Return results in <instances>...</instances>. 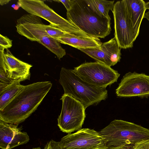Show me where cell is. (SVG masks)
<instances>
[{"label":"cell","mask_w":149,"mask_h":149,"mask_svg":"<svg viewBox=\"0 0 149 149\" xmlns=\"http://www.w3.org/2000/svg\"><path fill=\"white\" fill-rule=\"evenodd\" d=\"M52 85L49 81L38 82L24 86L16 97L0 111V120L19 124L37 109Z\"/></svg>","instance_id":"obj_1"},{"label":"cell","mask_w":149,"mask_h":149,"mask_svg":"<svg viewBox=\"0 0 149 149\" xmlns=\"http://www.w3.org/2000/svg\"><path fill=\"white\" fill-rule=\"evenodd\" d=\"M66 15L68 20L89 36L104 38L111 33V18L100 14L86 0H73Z\"/></svg>","instance_id":"obj_2"},{"label":"cell","mask_w":149,"mask_h":149,"mask_svg":"<svg viewBox=\"0 0 149 149\" xmlns=\"http://www.w3.org/2000/svg\"><path fill=\"white\" fill-rule=\"evenodd\" d=\"M58 81L63 88L64 94L78 100L86 108L107 97L106 87L96 86L84 81L74 73L73 70L62 67Z\"/></svg>","instance_id":"obj_3"},{"label":"cell","mask_w":149,"mask_h":149,"mask_svg":"<svg viewBox=\"0 0 149 149\" xmlns=\"http://www.w3.org/2000/svg\"><path fill=\"white\" fill-rule=\"evenodd\" d=\"M99 132L105 138L107 148L149 141L148 129L122 120H114Z\"/></svg>","instance_id":"obj_4"},{"label":"cell","mask_w":149,"mask_h":149,"mask_svg":"<svg viewBox=\"0 0 149 149\" xmlns=\"http://www.w3.org/2000/svg\"><path fill=\"white\" fill-rule=\"evenodd\" d=\"M45 25L40 17L29 14L18 19L15 26L19 34L31 41L40 43L60 59L65 55V51L60 43L48 34Z\"/></svg>","instance_id":"obj_5"},{"label":"cell","mask_w":149,"mask_h":149,"mask_svg":"<svg viewBox=\"0 0 149 149\" xmlns=\"http://www.w3.org/2000/svg\"><path fill=\"white\" fill-rule=\"evenodd\" d=\"M19 6L30 14L45 19L50 24L65 31L76 35L89 36L68 19L59 15L41 0H19Z\"/></svg>","instance_id":"obj_6"},{"label":"cell","mask_w":149,"mask_h":149,"mask_svg":"<svg viewBox=\"0 0 149 149\" xmlns=\"http://www.w3.org/2000/svg\"><path fill=\"white\" fill-rule=\"evenodd\" d=\"M61 112L57 119V125L63 132L70 133L81 129L85 117L84 105L72 96L63 94Z\"/></svg>","instance_id":"obj_7"},{"label":"cell","mask_w":149,"mask_h":149,"mask_svg":"<svg viewBox=\"0 0 149 149\" xmlns=\"http://www.w3.org/2000/svg\"><path fill=\"white\" fill-rule=\"evenodd\" d=\"M84 81L93 85L106 87L117 81L120 74L111 67L96 61L84 63L73 70Z\"/></svg>","instance_id":"obj_8"},{"label":"cell","mask_w":149,"mask_h":149,"mask_svg":"<svg viewBox=\"0 0 149 149\" xmlns=\"http://www.w3.org/2000/svg\"><path fill=\"white\" fill-rule=\"evenodd\" d=\"M61 149H106L105 138L93 129H81L68 133L59 142Z\"/></svg>","instance_id":"obj_9"},{"label":"cell","mask_w":149,"mask_h":149,"mask_svg":"<svg viewBox=\"0 0 149 149\" xmlns=\"http://www.w3.org/2000/svg\"><path fill=\"white\" fill-rule=\"evenodd\" d=\"M112 12L114 18V37L119 47L123 49L132 47L135 40L125 0L117 1L114 4Z\"/></svg>","instance_id":"obj_10"},{"label":"cell","mask_w":149,"mask_h":149,"mask_svg":"<svg viewBox=\"0 0 149 149\" xmlns=\"http://www.w3.org/2000/svg\"><path fill=\"white\" fill-rule=\"evenodd\" d=\"M116 93L122 97L149 96V75L135 72L127 73L121 79Z\"/></svg>","instance_id":"obj_11"},{"label":"cell","mask_w":149,"mask_h":149,"mask_svg":"<svg viewBox=\"0 0 149 149\" xmlns=\"http://www.w3.org/2000/svg\"><path fill=\"white\" fill-rule=\"evenodd\" d=\"M32 66L15 57L8 49H0V69L13 81L30 80Z\"/></svg>","instance_id":"obj_12"},{"label":"cell","mask_w":149,"mask_h":149,"mask_svg":"<svg viewBox=\"0 0 149 149\" xmlns=\"http://www.w3.org/2000/svg\"><path fill=\"white\" fill-rule=\"evenodd\" d=\"M120 48L115 37L102 43L101 48H79L78 49L96 61L111 67L120 62L121 58Z\"/></svg>","instance_id":"obj_13"},{"label":"cell","mask_w":149,"mask_h":149,"mask_svg":"<svg viewBox=\"0 0 149 149\" xmlns=\"http://www.w3.org/2000/svg\"><path fill=\"white\" fill-rule=\"evenodd\" d=\"M18 124L6 123L0 120V148L12 149L27 143L29 140L26 132H22Z\"/></svg>","instance_id":"obj_14"},{"label":"cell","mask_w":149,"mask_h":149,"mask_svg":"<svg viewBox=\"0 0 149 149\" xmlns=\"http://www.w3.org/2000/svg\"><path fill=\"white\" fill-rule=\"evenodd\" d=\"M129 18L132 22L135 40L139 33L141 24L144 18L146 3L143 0H125Z\"/></svg>","instance_id":"obj_15"},{"label":"cell","mask_w":149,"mask_h":149,"mask_svg":"<svg viewBox=\"0 0 149 149\" xmlns=\"http://www.w3.org/2000/svg\"><path fill=\"white\" fill-rule=\"evenodd\" d=\"M55 39L60 43L68 45L78 49L90 48L100 49L102 44L98 38L77 35L70 37L62 36Z\"/></svg>","instance_id":"obj_16"},{"label":"cell","mask_w":149,"mask_h":149,"mask_svg":"<svg viewBox=\"0 0 149 149\" xmlns=\"http://www.w3.org/2000/svg\"><path fill=\"white\" fill-rule=\"evenodd\" d=\"M20 82L16 81L0 92V111L8 104L24 87Z\"/></svg>","instance_id":"obj_17"},{"label":"cell","mask_w":149,"mask_h":149,"mask_svg":"<svg viewBox=\"0 0 149 149\" xmlns=\"http://www.w3.org/2000/svg\"><path fill=\"white\" fill-rule=\"evenodd\" d=\"M87 3L100 14L105 17L111 18L109 15L110 10L113 11L114 1L86 0Z\"/></svg>","instance_id":"obj_18"},{"label":"cell","mask_w":149,"mask_h":149,"mask_svg":"<svg viewBox=\"0 0 149 149\" xmlns=\"http://www.w3.org/2000/svg\"><path fill=\"white\" fill-rule=\"evenodd\" d=\"M45 27L48 34L55 39L61 37H70L75 35L63 31L50 24L48 25L45 24Z\"/></svg>","instance_id":"obj_19"},{"label":"cell","mask_w":149,"mask_h":149,"mask_svg":"<svg viewBox=\"0 0 149 149\" xmlns=\"http://www.w3.org/2000/svg\"><path fill=\"white\" fill-rule=\"evenodd\" d=\"M12 46V40L7 37L0 34V49H8Z\"/></svg>","instance_id":"obj_20"},{"label":"cell","mask_w":149,"mask_h":149,"mask_svg":"<svg viewBox=\"0 0 149 149\" xmlns=\"http://www.w3.org/2000/svg\"><path fill=\"white\" fill-rule=\"evenodd\" d=\"M0 82L8 85L11 84L15 81L8 77L4 72L1 69H0Z\"/></svg>","instance_id":"obj_21"},{"label":"cell","mask_w":149,"mask_h":149,"mask_svg":"<svg viewBox=\"0 0 149 149\" xmlns=\"http://www.w3.org/2000/svg\"><path fill=\"white\" fill-rule=\"evenodd\" d=\"M43 149H61L59 142L51 140L48 142L45 145Z\"/></svg>","instance_id":"obj_22"},{"label":"cell","mask_w":149,"mask_h":149,"mask_svg":"<svg viewBox=\"0 0 149 149\" xmlns=\"http://www.w3.org/2000/svg\"><path fill=\"white\" fill-rule=\"evenodd\" d=\"M134 149H149V141L137 143L134 145Z\"/></svg>","instance_id":"obj_23"},{"label":"cell","mask_w":149,"mask_h":149,"mask_svg":"<svg viewBox=\"0 0 149 149\" xmlns=\"http://www.w3.org/2000/svg\"><path fill=\"white\" fill-rule=\"evenodd\" d=\"M134 145H126L118 146H111L106 149H134Z\"/></svg>","instance_id":"obj_24"},{"label":"cell","mask_w":149,"mask_h":149,"mask_svg":"<svg viewBox=\"0 0 149 149\" xmlns=\"http://www.w3.org/2000/svg\"><path fill=\"white\" fill-rule=\"evenodd\" d=\"M62 3L66 8L67 11L70 10L73 3V0H61L56 1Z\"/></svg>","instance_id":"obj_25"},{"label":"cell","mask_w":149,"mask_h":149,"mask_svg":"<svg viewBox=\"0 0 149 149\" xmlns=\"http://www.w3.org/2000/svg\"><path fill=\"white\" fill-rule=\"evenodd\" d=\"M10 1V0H0V4L1 6L3 5L8 3Z\"/></svg>","instance_id":"obj_26"},{"label":"cell","mask_w":149,"mask_h":149,"mask_svg":"<svg viewBox=\"0 0 149 149\" xmlns=\"http://www.w3.org/2000/svg\"><path fill=\"white\" fill-rule=\"evenodd\" d=\"M144 18L146 19L149 22V10L146 13H145Z\"/></svg>","instance_id":"obj_27"},{"label":"cell","mask_w":149,"mask_h":149,"mask_svg":"<svg viewBox=\"0 0 149 149\" xmlns=\"http://www.w3.org/2000/svg\"><path fill=\"white\" fill-rule=\"evenodd\" d=\"M146 10H149V2H148L146 3Z\"/></svg>","instance_id":"obj_28"},{"label":"cell","mask_w":149,"mask_h":149,"mask_svg":"<svg viewBox=\"0 0 149 149\" xmlns=\"http://www.w3.org/2000/svg\"><path fill=\"white\" fill-rule=\"evenodd\" d=\"M32 149H41L40 147H37V148H33Z\"/></svg>","instance_id":"obj_29"}]
</instances>
